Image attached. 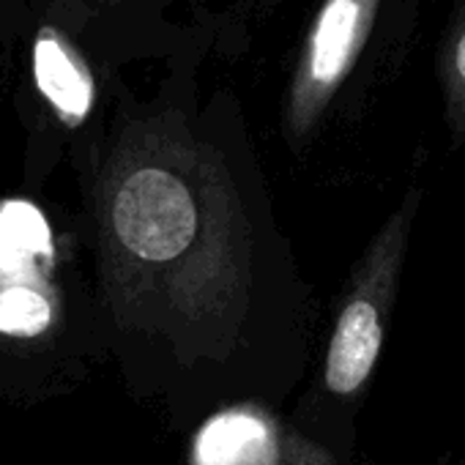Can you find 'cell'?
I'll return each mask as SVG.
<instances>
[{"label": "cell", "instance_id": "1", "mask_svg": "<svg viewBox=\"0 0 465 465\" xmlns=\"http://www.w3.org/2000/svg\"><path fill=\"white\" fill-rule=\"evenodd\" d=\"M416 197L419 194L411 192L405 203L389 216V222L378 232V239L372 242L367 258L361 261L353 288L340 310L323 370V381L331 394H356L367 383L378 361L383 326L397 293L400 266L408 247L411 219L419 205Z\"/></svg>", "mask_w": 465, "mask_h": 465}, {"label": "cell", "instance_id": "7", "mask_svg": "<svg viewBox=\"0 0 465 465\" xmlns=\"http://www.w3.org/2000/svg\"><path fill=\"white\" fill-rule=\"evenodd\" d=\"M446 88H449V99H451V113L465 126V25L457 34L451 53H449Z\"/></svg>", "mask_w": 465, "mask_h": 465}, {"label": "cell", "instance_id": "5", "mask_svg": "<svg viewBox=\"0 0 465 465\" xmlns=\"http://www.w3.org/2000/svg\"><path fill=\"white\" fill-rule=\"evenodd\" d=\"M36 255H50V227L31 203L0 208V269L20 272Z\"/></svg>", "mask_w": 465, "mask_h": 465}, {"label": "cell", "instance_id": "2", "mask_svg": "<svg viewBox=\"0 0 465 465\" xmlns=\"http://www.w3.org/2000/svg\"><path fill=\"white\" fill-rule=\"evenodd\" d=\"M383 0H323L288 94V129L293 137L312 132L337 91L353 74Z\"/></svg>", "mask_w": 465, "mask_h": 465}, {"label": "cell", "instance_id": "3", "mask_svg": "<svg viewBox=\"0 0 465 465\" xmlns=\"http://www.w3.org/2000/svg\"><path fill=\"white\" fill-rule=\"evenodd\" d=\"M118 242L145 263H173L203 236L200 197L186 178L164 167L132 173L115 194Z\"/></svg>", "mask_w": 465, "mask_h": 465}, {"label": "cell", "instance_id": "4", "mask_svg": "<svg viewBox=\"0 0 465 465\" xmlns=\"http://www.w3.org/2000/svg\"><path fill=\"white\" fill-rule=\"evenodd\" d=\"M34 69H36V83L42 94L72 121L85 118L91 110L94 99V85L88 74L66 55V50L53 42L42 39L34 53Z\"/></svg>", "mask_w": 465, "mask_h": 465}, {"label": "cell", "instance_id": "6", "mask_svg": "<svg viewBox=\"0 0 465 465\" xmlns=\"http://www.w3.org/2000/svg\"><path fill=\"white\" fill-rule=\"evenodd\" d=\"M53 321V307L39 291L9 288L0 293V334L39 337Z\"/></svg>", "mask_w": 465, "mask_h": 465}]
</instances>
